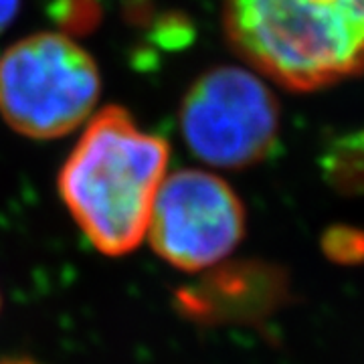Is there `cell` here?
<instances>
[{"instance_id": "cell-1", "label": "cell", "mask_w": 364, "mask_h": 364, "mask_svg": "<svg viewBox=\"0 0 364 364\" xmlns=\"http://www.w3.org/2000/svg\"><path fill=\"white\" fill-rule=\"evenodd\" d=\"M168 158V142L122 107L91 119L59 172V193L93 247L117 257L142 243Z\"/></svg>"}, {"instance_id": "cell-2", "label": "cell", "mask_w": 364, "mask_h": 364, "mask_svg": "<svg viewBox=\"0 0 364 364\" xmlns=\"http://www.w3.org/2000/svg\"><path fill=\"white\" fill-rule=\"evenodd\" d=\"M225 31L247 63L291 91L364 73V0H225Z\"/></svg>"}, {"instance_id": "cell-3", "label": "cell", "mask_w": 364, "mask_h": 364, "mask_svg": "<svg viewBox=\"0 0 364 364\" xmlns=\"http://www.w3.org/2000/svg\"><path fill=\"white\" fill-rule=\"evenodd\" d=\"M100 91L95 61L65 35H31L0 57V116L28 138L53 140L73 132Z\"/></svg>"}, {"instance_id": "cell-4", "label": "cell", "mask_w": 364, "mask_h": 364, "mask_svg": "<svg viewBox=\"0 0 364 364\" xmlns=\"http://www.w3.org/2000/svg\"><path fill=\"white\" fill-rule=\"evenodd\" d=\"M184 142L198 160L219 168H247L272 156L279 138V104L243 67L208 69L181 105Z\"/></svg>"}, {"instance_id": "cell-5", "label": "cell", "mask_w": 364, "mask_h": 364, "mask_svg": "<svg viewBox=\"0 0 364 364\" xmlns=\"http://www.w3.org/2000/svg\"><path fill=\"white\" fill-rule=\"evenodd\" d=\"M148 233L162 259L182 272H198L233 253L245 233V210L219 176L181 170L160 184Z\"/></svg>"}, {"instance_id": "cell-6", "label": "cell", "mask_w": 364, "mask_h": 364, "mask_svg": "<svg viewBox=\"0 0 364 364\" xmlns=\"http://www.w3.org/2000/svg\"><path fill=\"white\" fill-rule=\"evenodd\" d=\"M18 4L21 0H0V31H4L13 23L18 13Z\"/></svg>"}, {"instance_id": "cell-7", "label": "cell", "mask_w": 364, "mask_h": 364, "mask_svg": "<svg viewBox=\"0 0 364 364\" xmlns=\"http://www.w3.org/2000/svg\"><path fill=\"white\" fill-rule=\"evenodd\" d=\"M0 364H33V363H26V360H0Z\"/></svg>"}]
</instances>
